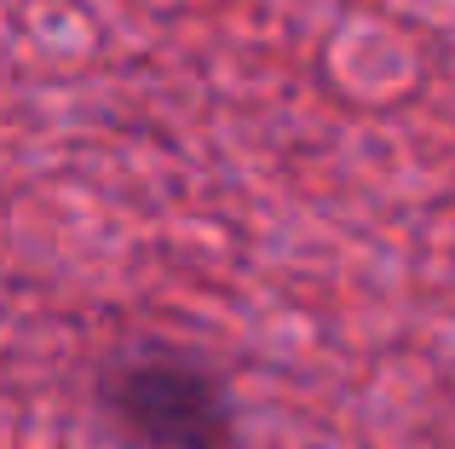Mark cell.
I'll return each mask as SVG.
<instances>
[{
  "mask_svg": "<svg viewBox=\"0 0 455 449\" xmlns=\"http://www.w3.org/2000/svg\"><path fill=\"white\" fill-rule=\"evenodd\" d=\"M104 409L139 449H231V398L185 351H127L104 374Z\"/></svg>",
  "mask_w": 455,
  "mask_h": 449,
  "instance_id": "1",
  "label": "cell"
}]
</instances>
